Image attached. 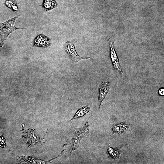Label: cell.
I'll list each match as a JSON object with an SVG mask.
<instances>
[{
  "instance_id": "cell-1",
  "label": "cell",
  "mask_w": 164,
  "mask_h": 164,
  "mask_svg": "<svg viewBox=\"0 0 164 164\" xmlns=\"http://www.w3.org/2000/svg\"><path fill=\"white\" fill-rule=\"evenodd\" d=\"M20 15L17 16L11 19L0 24V35L1 41L0 47H2L5 41L10 33L17 29H24L25 28H18L15 26L16 19Z\"/></svg>"
},
{
  "instance_id": "cell-2",
  "label": "cell",
  "mask_w": 164,
  "mask_h": 164,
  "mask_svg": "<svg viewBox=\"0 0 164 164\" xmlns=\"http://www.w3.org/2000/svg\"><path fill=\"white\" fill-rule=\"evenodd\" d=\"M89 132V125L87 122H86L81 128L74 129L73 136L71 140L72 149L70 154L78 147L80 140L86 136Z\"/></svg>"
},
{
  "instance_id": "cell-3",
  "label": "cell",
  "mask_w": 164,
  "mask_h": 164,
  "mask_svg": "<svg viewBox=\"0 0 164 164\" xmlns=\"http://www.w3.org/2000/svg\"><path fill=\"white\" fill-rule=\"evenodd\" d=\"M23 137L29 146L40 144L44 141L33 129L23 131Z\"/></svg>"
},
{
  "instance_id": "cell-4",
  "label": "cell",
  "mask_w": 164,
  "mask_h": 164,
  "mask_svg": "<svg viewBox=\"0 0 164 164\" xmlns=\"http://www.w3.org/2000/svg\"><path fill=\"white\" fill-rule=\"evenodd\" d=\"M76 42L75 40L67 41L65 44V50L71 61L77 62L81 60L90 58V57H84L80 56L77 53L74 46Z\"/></svg>"
},
{
  "instance_id": "cell-5",
  "label": "cell",
  "mask_w": 164,
  "mask_h": 164,
  "mask_svg": "<svg viewBox=\"0 0 164 164\" xmlns=\"http://www.w3.org/2000/svg\"><path fill=\"white\" fill-rule=\"evenodd\" d=\"M110 47V56L114 69L117 70L120 73L122 74L123 71L120 65L119 60L114 46V41L110 38L108 39Z\"/></svg>"
},
{
  "instance_id": "cell-6",
  "label": "cell",
  "mask_w": 164,
  "mask_h": 164,
  "mask_svg": "<svg viewBox=\"0 0 164 164\" xmlns=\"http://www.w3.org/2000/svg\"><path fill=\"white\" fill-rule=\"evenodd\" d=\"M109 87L110 84L109 81L103 82L99 86L98 93L99 108H100L103 100L108 91Z\"/></svg>"
},
{
  "instance_id": "cell-7",
  "label": "cell",
  "mask_w": 164,
  "mask_h": 164,
  "mask_svg": "<svg viewBox=\"0 0 164 164\" xmlns=\"http://www.w3.org/2000/svg\"><path fill=\"white\" fill-rule=\"evenodd\" d=\"M50 39L46 36L39 34L37 36L33 41V46L47 48L50 45Z\"/></svg>"
},
{
  "instance_id": "cell-8",
  "label": "cell",
  "mask_w": 164,
  "mask_h": 164,
  "mask_svg": "<svg viewBox=\"0 0 164 164\" xmlns=\"http://www.w3.org/2000/svg\"><path fill=\"white\" fill-rule=\"evenodd\" d=\"M129 127L128 124L123 122L114 125L112 127V130L114 133L118 132L121 134L125 132Z\"/></svg>"
},
{
  "instance_id": "cell-9",
  "label": "cell",
  "mask_w": 164,
  "mask_h": 164,
  "mask_svg": "<svg viewBox=\"0 0 164 164\" xmlns=\"http://www.w3.org/2000/svg\"><path fill=\"white\" fill-rule=\"evenodd\" d=\"M58 3L55 0H44L40 6L46 12L56 7Z\"/></svg>"
},
{
  "instance_id": "cell-10",
  "label": "cell",
  "mask_w": 164,
  "mask_h": 164,
  "mask_svg": "<svg viewBox=\"0 0 164 164\" xmlns=\"http://www.w3.org/2000/svg\"><path fill=\"white\" fill-rule=\"evenodd\" d=\"M90 109V108L88 105L80 108L77 111L73 117L69 121L84 116L88 113Z\"/></svg>"
},
{
  "instance_id": "cell-11",
  "label": "cell",
  "mask_w": 164,
  "mask_h": 164,
  "mask_svg": "<svg viewBox=\"0 0 164 164\" xmlns=\"http://www.w3.org/2000/svg\"><path fill=\"white\" fill-rule=\"evenodd\" d=\"M107 150L109 156L115 160L119 158L121 153V151L119 149L112 148L109 145L107 148Z\"/></svg>"
},
{
  "instance_id": "cell-12",
  "label": "cell",
  "mask_w": 164,
  "mask_h": 164,
  "mask_svg": "<svg viewBox=\"0 0 164 164\" xmlns=\"http://www.w3.org/2000/svg\"><path fill=\"white\" fill-rule=\"evenodd\" d=\"M5 4L7 7L11 9L13 11L18 10L16 3L14 0H7L5 2Z\"/></svg>"
},
{
  "instance_id": "cell-13",
  "label": "cell",
  "mask_w": 164,
  "mask_h": 164,
  "mask_svg": "<svg viewBox=\"0 0 164 164\" xmlns=\"http://www.w3.org/2000/svg\"><path fill=\"white\" fill-rule=\"evenodd\" d=\"M5 140L3 136L0 137V146L4 148L5 146Z\"/></svg>"
},
{
  "instance_id": "cell-14",
  "label": "cell",
  "mask_w": 164,
  "mask_h": 164,
  "mask_svg": "<svg viewBox=\"0 0 164 164\" xmlns=\"http://www.w3.org/2000/svg\"><path fill=\"white\" fill-rule=\"evenodd\" d=\"M159 94L161 96H162L164 95V89L162 87L159 89L158 91Z\"/></svg>"
}]
</instances>
